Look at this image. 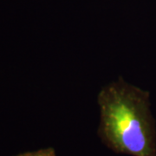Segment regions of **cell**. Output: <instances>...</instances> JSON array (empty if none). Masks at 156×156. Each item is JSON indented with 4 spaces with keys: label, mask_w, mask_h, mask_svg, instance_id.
Instances as JSON below:
<instances>
[{
    "label": "cell",
    "mask_w": 156,
    "mask_h": 156,
    "mask_svg": "<svg viewBox=\"0 0 156 156\" xmlns=\"http://www.w3.org/2000/svg\"><path fill=\"white\" fill-rule=\"evenodd\" d=\"M17 156H56V152L52 147H48V148L33 151V152L23 153Z\"/></svg>",
    "instance_id": "2"
},
{
    "label": "cell",
    "mask_w": 156,
    "mask_h": 156,
    "mask_svg": "<svg viewBox=\"0 0 156 156\" xmlns=\"http://www.w3.org/2000/svg\"><path fill=\"white\" fill-rule=\"evenodd\" d=\"M98 135L117 154L156 156V129L149 93L126 83L113 82L98 94Z\"/></svg>",
    "instance_id": "1"
}]
</instances>
